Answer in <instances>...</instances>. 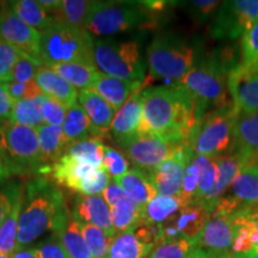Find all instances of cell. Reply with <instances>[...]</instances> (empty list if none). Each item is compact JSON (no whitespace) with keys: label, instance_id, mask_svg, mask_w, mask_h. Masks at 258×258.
<instances>
[{"label":"cell","instance_id":"9f6ffc18","mask_svg":"<svg viewBox=\"0 0 258 258\" xmlns=\"http://www.w3.org/2000/svg\"><path fill=\"white\" fill-rule=\"evenodd\" d=\"M185 258H213V253L209 251L202 249V247H196L189 256Z\"/></svg>","mask_w":258,"mask_h":258},{"label":"cell","instance_id":"52a82bcc","mask_svg":"<svg viewBox=\"0 0 258 258\" xmlns=\"http://www.w3.org/2000/svg\"><path fill=\"white\" fill-rule=\"evenodd\" d=\"M93 61L97 69L105 76L127 82H145L146 64L137 42L96 41L93 47Z\"/></svg>","mask_w":258,"mask_h":258},{"label":"cell","instance_id":"e575fe53","mask_svg":"<svg viewBox=\"0 0 258 258\" xmlns=\"http://www.w3.org/2000/svg\"><path fill=\"white\" fill-rule=\"evenodd\" d=\"M25 201V186L18 194L17 199L12 208L11 213L6 219L4 224L0 227V253L5 256H11L15 253L16 245H17V234L19 218H21L22 209L24 207Z\"/></svg>","mask_w":258,"mask_h":258},{"label":"cell","instance_id":"d6986e66","mask_svg":"<svg viewBox=\"0 0 258 258\" xmlns=\"http://www.w3.org/2000/svg\"><path fill=\"white\" fill-rule=\"evenodd\" d=\"M73 212L79 220L101 228L111 239L117 234L111 220L110 207L102 195L77 196Z\"/></svg>","mask_w":258,"mask_h":258},{"label":"cell","instance_id":"6da1fadb","mask_svg":"<svg viewBox=\"0 0 258 258\" xmlns=\"http://www.w3.org/2000/svg\"><path fill=\"white\" fill-rule=\"evenodd\" d=\"M144 115L139 134L152 133L189 144L201 115L196 103L177 83L143 90Z\"/></svg>","mask_w":258,"mask_h":258},{"label":"cell","instance_id":"3957f363","mask_svg":"<svg viewBox=\"0 0 258 258\" xmlns=\"http://www.w3.org/2000/svg\"><path fill=\"white\" fill-rule=\"evenodd\" d=\"M233 69V64L226 61L217 51L199 60L195 66L177 82L196 103L201 117L207 114L211 108L219 109L233 105L228 91V74Z\"/></svg>","mask_w":258,"mask_h":258},{"label":"cell","instance_id":"11a10c76","mask_svg":"<svg viewBox=\"0 0 258 258\" xmlns=\"http://www.w3.org/2000/svg\"><path fill=\"white\" fill-rule=\"evenodd\" d=\"M10 176H11V172H10L4 158H3V154L0 152V184H2L6 178H9Z\"/></svg>","mask_w":258,"mask_h":258},{"label":"cell","instance_id":"f6af8a7d","mask_svg":"<svg viewBox=\"0 0 258 258\" xmlns=\"http://www.w3.org/2000/svg\"><path fill=\"white\" fill-rule=\"evenodd\" d=\"M102 167L110 175L112 178L123 176L129 170V161L123 154L116 148L110 146L104 147V158H103Z\"/></svg>","mask_w":258,"mask_h":258},{"label":"cell","instance_id":"680465c9","mask_svg":"<svg viewBox=\"0 0 258 258\" xmlns=\"http://www.w3.org/2000/svg\"><path fill=\"white\" fill-rule=\"evenodd\" d=\"M245 254H246V258H258V247L254 246L253 249L250 251V252H247Z\"/></svg>","mask_w":258,"mask_h":258},{"label":"cell","instance_id":"7c38bea8","mask_svg":"<svg viewBox=\"0 0 258 258\" xmlns=\"http://www.w3.org/2000/svg\"><path fill=\"white\" fill-rule=\"evenodd\" d=\"M258 207V164H249L235 177L230 188L218 200L214 211L232 215L245 209Z\"/></svg>","mask_w":258,"mask_h":258},{"label":"cell","instance_id":"4fadbf2b","mask_svg":"<svg viewBox=\"0 0 258 258\" xmlns=\"http://www.w3.org/2000/svg\"><path fill=\"white\" fill-rule=\"evenodd\" d=\"M194 156L195 153L191 148L184 146L169 160L164 161L156 169L147 172L158 195L180 196L185 169Z\"/></svg>","mask_w":258,"mask_h":258},{"label":"cell","instance_id":"b9f144b4","mask_svg":"<svg viewBox=\"0 0 258 258\" xmlns=\"http://www.w3.org/2000/svg\"><path fill=\"white\" fill-rule=\"evenodd\" d=\"M80 230H82L83 237L86 241V245H88L91 257L104 258L114 239L109 238L101 228L86 224L82 220H80Z\"/></svg>","mask_w":258,"mask_h":258},{"label":"cell","instance_id":"cb8c5ba5","mask_svg":"<svg viewBox=\"0 0 258 258\" xmlns=\"http://www.w3.org/2000/svg\"><path fill=\"white\" fill-rule=\"evenodd\" d=\"M215 159H217L219 167V179L218 184L212 194L211 202H209V212L211 213L214 211L218 200L227 191L235 177L239 175V172L245 166L250 164L249 158L237 148H234L232 152L217 157Z\"/></svg>","mask_w":258,"mask_h":258},{"label":"cell","instance_id":"ba28073f","mask_svg":"<svg viewBox=\"0 0 258 258\" xmlns=\"http://www.w3.org/2000/svg\"><path fill=\"white\" fill-rule=\"evenodd\" d=\"M0 152L11 175L40 173V146L36 129L6 120L0 128Z\"/></svg>","mask_w":258,"mask_h":258},{"label":"cell","instance_id":"836d02e7","mask_svg":"<svg viewBox=\"0 0 258 258\" xmlns=\"http://www.w3.org/2000/svg\"><path fill=\"white\" fill-rule=\"evenodd\" d=\"M62 131L69 146L71 144L77 143V141L95 138L91 122H90L88 115L79 103L69 109L62 124Z\"/></svg>","mask_w":258,"mask_h":258},{"label":"cell","instance_id":"5bb4252c","mask_svg":"<svg viewBox=\"0 0 258 258\" xmlns=\"http://www.w3.org/2000/svg\"><path fill=\"white\" fill-rule=\"evenodd\" d=\"M41 38V32L18 18L9 3L0 6V40L11 43L32 56L40 57Z\"/></svg>","mask_w":258,"mask_h":258},{"label":"cell","instance_id":"5b68a950","mask_svg":"<svg viewBox=\"0 0 258 258\" xmlns=\"http://www.w3.org/2000/svg\"><path fill=\"white\" fill-rule=\"evenodd\" d=\"M151 77L179 82L198 62V50L189 41L175 34H159L147 48Z\"/></svg>","mask_w":258,"mask_h":258},{"label":"cell","instance_id":"ffe728a7","mask_svg":"<svg viewBox=\"0 0 258 258\" xmlns=\"http://www.w3.org/2000/svg\"><path fill=\"white\" fill-rule=\"evenodd\" d=\"M78 101L91 122L93 137L99 140L106 137L116 116L112 106L91 89L82 90L79 92Z\"/></svg>","mask_w":258,"mask_h":258},{"label":"cell","instance_id":"d4e9b609","mask_svg":"<svg viewBox=\"0 0 258 258\" xmlns=\"http://www.w3.org/2000/svg\"><path fill=\"white\" fill-rule=\"evenodd\" d=\"M115 183L124 190L125 195L141 207H146L158 195L146 171L133 167L123 176L115 178Z\"/></svg>","mask_w":258,"mask_h":258},{"label":"cell","instance_id":"94428289","mask_svg":"<svg viewBox=\"0 0 258 258\" xmlns=\"http://www.w3.org/2000/svg\"><path fill=\"white\" fill-rule=\"evenodd\" d=\"M0 258H10V257H9V256H5V254L0 253Z\"/></svg>","mask_w":258,"mask_h":258},{"label":"cell","instance_id":"9a60e30c","mask_svg":"<svg viewBox=\"0 0 258 258\" xmlns=\"http://www.w3.org/2000/svg\"><path fill=\"white\" fill-rule=\"evenodd\" d=\"M209 217L211 213L203 206L199 203H190L160 225L164 241L176 238L199 240L200 234L209 220Z\"/></svg>","mask_w":258,"mask_h":258},{"label":"cell","instance_id":"681fc988","mask_svg":"<svg viewBox=\"0 0 258 258\" xmlns=\"http://www.w3.org/2000/svg\"><path fill=\"white\" fill-rule=\"evenodd\" d=\"M185 4L191 17L200 23H205L213 16H215L221 3L215 2V0H194V2L185 3Z\"/></svg>","mask_w":258,"mask_h":258},{"label":"cell","instance_id":"d6a6232c","mask_svg":"<svg viewBox=\"0 0 258 258\" xmlns=\"http://www.w3.org/2000/svg\"><path fill=\"white\" fill-rule=\"evenodd\" d=\"M55 235L66 249L70 258H92L80 230V220L73 211H71L69 222L63 230Z\"/></svg>","mask_w":258,"mask_h":258},{"label":"cell","instance_id":"9c48e42d","mask_svg":"<svg viewBox=\"0 0 258 258\" xmlns=\"http://www.w3.org/2000/svg\"><path fill=\"white\" fill-rule=\"evenodd\" d=\"M146 15L141 3L93 2L85 29L96 36H109L140 27Z\"/></svg>","mask_w":258,"mask_h":258},{"label":"cell","instance_id":"8992f818","mask_svg":"<svg viewBox=\"0 0 258 258\" xmlns=\"http://www.w3.org/2000/svg\"><path fill=\"white\" fill-rule=\"evenodd\" d=\"M237 115L233 105L209 110L198 122L189 138L192 152L211 158L232 152L235 148Z\"/></svg>","mask_w":258,"mask_h":258},{"label":"cell","instance_id":"f5cc1de1","mask_svg":"<svg viewBox=\"0 0 258 258\" xmlns=\"http://www.w3.org/2000/svg\"><path fill=\"white\" fill-rule=\"evenodd\" d=\"M15 103L16 102L10 97L9 92L6 91L4 84L0 83V117H3L4 120H6V118L10 120Z\"/></svg>","mask_w":258,"mask_h":258},{"label":"cell","instance_id":"2e32d148","mask_svg":"<svg viewBox=\"0 0 258 258\" xmlns=\"http://www.w3.org/2000/svg\"><path fill=\"white\" fill-rule=\"evenodd\" d=\"M228 91L237 112H258V72L238 64L228 74Z\"/></svg>","mask_w":258,"mask_h":258},{"label":"cell","instance_id":"44dd1931","mask_svg":"<svg viewBox=\"0 0 258 258\" xmlns=\"http://www.w3.org/2000/svg\"><path fill=\"white\" fill-rule=\"evenodd\" d=\"M98 169L99 167L83 163L64 153L51 167V173L57 184L79 194L82 186L93 178Z\"/></svg>","mask_w":258,"mask_h":258},{"label":"cell","instance_id":"816d5d0a","mask_svg":"<svg viewBox=\"0 0 258 258\" xmlns=\"http://www.w3.org/2000/svg\"><path fill=\"white\" fill-rule=\"evenodd\" d=\"M103 198H104L105 202L108 203L109 207H112L116 203L120 202L121 200L127 198V195H125L124 190L120 185L116 184V183H110L108 188L103 191Z\"/></svg>","mask_w":258,"mask_h":258},{"label":"cell","instance_id":"ab89813d","mask_svg":"<svg viewBox=\"0 0 258 258\" xmlns=\"http://www.w3.org/2000/svg\"><path fill=\"white\" fill-rule=\"evenodd\" d=\"M199 247L198 239L176 238L165 240L153 249L147 258H185Z\"/></svg>","mask_w":258,"mask_h":258},{"label":"cell","instance_id":"603a6c76","mask_svg":"<svg viewBox=\"0 0 258 258\" xmlns=\"http://www.w3.org/2000/svg\"><path fill=\"white\" fill-rule=\"evenodd\" d=\"M146 82H127V80L112 78L105 74H99L91 90L102 96L115 111H118L132 96L143 91Z\"/></svg>","mask_w":258,"mask_h":258},{"label":"cell","instance_id":"c3c4849f","mask_svg":"<svg viewBox=\"0 0 258 258\" xmlns=\"http://www.w3.org/2000/svg\"><path fill=\"white\" fill-rule=\"evenodd\" d=\"M69 108L60 103L56 99L46 97V101L42 106V116H43L44 124L49 125H61L63 124L64 118H66Z\"/></svg>","mask_w":258,"mask_h":258},{"label":"cell","instance_id":"bcb514c9","mask_svg":"<svg viewBox=\"0 0 258 258\" xmlns=\"http://www.w3.org/2000/svg\"><path fill=\"white\" fill-rule=\"evenodd\" d=\"M24 189L21 182H11L0 188V227L11 213L18 194Z\"/></svg>","mask_w":258,"mask_h":258},{"label":"cell","instance_id":"7402d4cb","mask_svg":"<svg viewBox=\"0 0 258 258\" xmlns=\"http://www.w3.org/2000/svg\"><path fill=\"white\" fill-rule=\"evenodd\" d=\"M36 132L40 146V173L44 175L47 172H51L54 164L57 163L66 153L69 144L64 139L61 125L42 124L36 129Z\"/></svg>","mask_w":258,"mask_h":258},{"label":"cell","instance_id":"ee69618b","mask_svg":"<svg viewBox=\"0 0 258 258\" xmlns=\"http://www.w3.org/2000/svg\"><path fill=\"white\" fill-rule=\"evenodd\" d=\"M22 51L11 43L0 40V82H12V71L21 57Z\"/></svg>","mask_w":258,"mask_h":258},{"label":"cell","instance_id":"6f0895ef","mask_svg":"<svg viewBox=\"0 0 258 258\" xmlns=\"http://www.w3.org/2000/svg\"><path fill=\"white\" fill-rule=\"evenodd\" d=\"M213 258H246V254L238 253L230 250V251H225V252L213 253Z\"/></svg>","mask_w":258,"mask_h":258},{"label":"cell","instance_id":"8d00e7d4","mask_svg":"<svg viewBox=\"0 0 258 258\" xmlns=\"http://www.w3.org/2000/svg\"><path fill=\"white\" fill-rule=\"evenodd\" d=\"M46 95H42L36 98L16 102L10 121L34 129L41 127L43 124L42 106L46 101Z\"/></svg>","mask_w":258,"mask_h":258},{"label":"cell","instance_id":"f35d334b","mask_svg":"<svg viewBox=\"0 0 258 258\" xmlns=\"http://www.w3.org/2000/svg\"><path fill=\"white\" fill-rule=\"evenodd\" d=\"M92 3L86 0H63L61 2L60 8L53 12V17L55 21L73 27L85 28Z\"/></svg>","mask_w":258,"mask_h":258},{"label":"cell","instance_id":"277c9868","mask_svg":"<svg viewBox=\"0 0 258 258\" xmlns=\"http://www.w3.org/2000/svg\"><path fill=\"white\" fill-rule=\"evenodd\" d=\"M42 34L40 57L44 66L82 62L95 64V41L85 28L55 21Z\"/></svg>","mask_w":258,"mask_h":258},{"label":"cell","instance_id":"60d3db41","mask_svg":"<svg viewBox=\"0 0 258 258\" xmlns=\"http://www.w3.org/2000/svg\"><path fill=\"white\" fill-rule=\"evenodd\" d=\"M239 66L258 72V21L241 36Z\"/></svg>","mask_w":258,"mask_h":258},{"label":"cell","instance_id":"f1b7e54d","mask_svg":"<svg viewBox=\"0 0 258 258\" xmlns=\"http://www.w3.org/2000/svg\"><path fill=\"white\" fill-rule=\"evenodd\" d=\"M145 208L132 201L128 196L110 207L111 220L116 232H134L145 224Z\"/></svg>","mask_w":258,"mask_h":258},{"label":"cell","instance_id":"db71d44e","mask_svg":"<svg viewBox=\"0 0 258 258\" xmlns=\"http://www.w3.org/2000/svg\"><path fill=\"white\" fill-rule=\"evenodd\" d=\"M12 258H37V254L35 247H25L21 251H16L12 254Z\"/></svg>","mask_w":258,"mask_h":258},{"label":"cell","instance_id":"f546056e","mask_svg":"<svg viewBox=\"0 0 258 258\" xmlns=\"http://www.w3.org/2000/svg\"><path fill=\"white\" fill-rule=\"evenodd\" d=\"M50 70H53L61 78L74 86L76 89L89 90L92 89L93 84L96 83L99 77L98 69L96 64L82 63V62H71V63H59L50 64Z\"/></svg>","mask_w":258,"mask_h":258},{"label":"cell","instance_id":"484cf974","mask_svg":"<svg viewBox=\"0 0 258 258\" xmlns=\"http://www.w3.org/2000/svg\"><path fill=\"white\" fill-rule=\"evenodd\" d=\"M35 82L40 86L43 95L56 99V101L66 105L69 109L77 104L79 97L77 89L61 78L59 74H56L49 67H41L36 74Z\"/></svg>","mask_w":258,"mask_h":258},{"label":"cell","instance_id":"8fae6325","mask_svg":"<svg viewBox=\"0 0 258 258\" xmlns=\"http://www.w3.org/2000/svg\"><path fill=\"white\" fill-rule=\"evenodd\" d=\"M184 146L189 144L158 134L141 133L124 147V151L135 167L150 172Z\"/></svg>","mask_w":258,"mask_h":258},{"label":"cell","instance_id":"83f0119b","mask_svg":"<svg viewBox=\"0 0 258 258\" xmlns=\"http://www.w3.org/2000/svg\"><path fill=\"white\" fill-rule=\"evenodd\" d=\"M199 166V185L192 203H199L209 212V202L212 194L218 184L219 167L215 158L205 156H194ZM211 213V212H209Z\"/></svg>","mask_w":258,"mask_h":258},{"label":"cell","instance_id":"4316f807","mask_svg":"<svg viewBox=\"0 0 258 258\" xmlns=\"http://www.w3.org/2000/svg\"><path fill=\"white\" fill-rule=\"evenodd\" d=\"M235 148L249 158L258 159V112H238L235 121Z\"/></svg>","mask_w":258,"mask_h":258},{"label":"cell","instance_id":"e0dca14e","mask_svg":"<svg viewBox=\"0 0 258 258\" xmlns=\"http://www.w3.org/2000/svg\"><path fill=\"white\" fill-rule=\"evenodd\" d=\"M144 115L143 91L135 93L116 112L110 133L121 147H125L139 134Z\"/></svg>","mask_w":258,"mask_h":258},{"label":"cell","instance_id":"74e56055","mask_svg":"<svg viewBox=\"0 0 258 258\" xmlns=\"http://www.w3.org/2000/svg\"><path fill=\"white\" fill-rule=\"evenodd\" d=\"M104 147L102 140L97 138H89L85 140L77 141L67 147L66 154L83 163L91 164L96 167H102L104 158Z\"/></svg>","mask_w":258,"mask_h":258},{"label":"cell","instance_id":"be15d7a7","mask_svg":"<svg viewBox=\"0 0 258 258\" xmlns=\"http://www.w3.org/2000/svg\"><path fill=\"white\" fill-rule=\"evenodd\" d=\"M257 209H258V207H257Z\"/></svg>","mask_w":258,"mask_h":258},{"label":"cell","instance_id":"7a4b0ae2","mask_svg":"<svg viewBox=\"0 0 258 258\" xmlns=\"http://www.w3.org/2000/svg\"><path fill=\"white\" fill-rule=\"evenodd\" d=\"M70 214L60 188L44 177L31 179L25 185V201L19 218L16 251L25 249L48 231L59 233L69 222Z\"/></svg>","mask_w":258,"mask_h":258},{"label":"cell","instance_id":"7dc6e473","mask_svg":"<svg viewBox=\"0 0 258 258\" xmlns=\"http://www.w3.org/2000/svg\"><path fill=\"white\" fill-rule=\"evenodd\" d=\"M3 84H4L6 91L9 92L10 97H11L15 102L23 101V99H32L43 95L40 86L37 85V83L35 82V80L28 83L9 82Z\"/></svg>","mask_w":258,"mask_h":258},{"label":"cell","instance_id":"d590c367","mask_svg":"<svg viewBox=\"0 0 258 258\" xmlns=\"http://www.w3.org/2000/svg\"><path fill=\"white\" fill-rule=\"evenodd\" d=\"M188 206L180 196L157 195L145 208V222L161 225Z\"/></svg>","mask_w":258,"mask_h":258},{"label":"cell","instance_id":"1f68e13d","mask_svg":"<svg viewBox=\"0 0 258 258\" xmlns=\"http://www.w3.org/2000/svg\"><path fill=\"white\" fill-rule=\"evenodd\" d=\"M9 5L18 18L40 32H43L54 22L53 16L35 0H17L10 2Z\"/></svg>","mask_w":258,"mask_h":258},{"label":"cell","instance_id":"4dcf8cb0","mask_svg":"<svg viewBox=\"0 0 258 258\" xmlns=\"http://www.w3.org/2000/svg\"><path fill=\"white\" fill-rule=\"evenodd\" d=\"M154 247L139 239L134 232H127L116 235L104 258H147Z\"/></svg>","mask_w":258,"mask_h":258},{"label":"cell","instance_id":"7bdbcfd3","mask_svg":"<svg viewBox=\"0 0 258 258\" xmlns=\"http://www.w3.org/2000/svg\"><path fill=\"white\" fill-rule=\"evenodd\" d=\"M44 63L40 57L32 56L30 54L22 51L21 57L12 71V80L16 83H28L36 78V74Z\"/></svg>","mask_w":258,"mask_h":258},{"label":"cell","instance_id":"f907efd6","mask_svg":"<svg viewBox=\"0 0 258 258\" xmlns=\"http://www.w3.org/2000/svg\"><path fill=\"white\" fill-rule=\"evenodd\" d=\"M37 258H70L66 249L55 234L35 246Z\"/></svg>","mask_w":258,"mask_h":258},{"label":"cell","instance_id":"6125c7cd","mask_svg":"<svg viewBox=\"0 0 258 258\" xmlns=\"http://www.w3.org/2000/svg\"><path fill=\"white\" fill-rule=\"evenodd\" d=\"M254 164H258V159H257L256 161H254Z\"/></svg>","mask_w":258,"mask_h":258},{"label":"cell","instance_id":"91938a15","mask_svg":"<svg viewBox=\"0 0 258 258\" xmlns=\"http://www.w3.org/2000/svg\"><path fill=\"white\" fill-rule=\"evenodd\" d=\"M5 121H6V120H4V118H3V117H0V128L3 127V124L5 123Z\"/></svg>","mask_w":258,"mask_h":258},{"label":"cell","instance_id":"ac0fdd59","mask_svg":"<svg viewBox=\"0 0 258 258\" xmlns=\"http://www.w3.org/2000/svg\"><path fill=\"white\" fill-rule=\"evenodd\" d=\"M234 239V214L220 215L211 213L209 220L199 237V247L212 253L232 249Z\"/></svg>","mask_w":258,"mask_h":258},{"label":"cell","instance_id":"30bf717a","mask_svg":"<svg viewBox=\"0 0 258 258\" xmlns=\"http://www.w3.org/2000/svg\"><path fill=\"white\" fill-rule=\"evenodd\" d=\"M258 21V0H232L219 6L211 24L217 40H237Z\"/></svg>","mask_w":258,"mask_h":258}]
</instances>
